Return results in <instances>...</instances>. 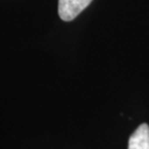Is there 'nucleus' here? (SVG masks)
<instances>
[{"label":"nucleus","mask_w":149,"mask_h":149,"mask_svg":"<svg viewBox=\"0 0 149 149\" xmlns=\"http://www.w3.org/2000/svg\"><path fill=\"white\" fill-rule=\"evenodd\" d=\"M92 2V0H59V16L64 21H72Z\"/></svg>","instance_id":"nucleus-1"},{"label":"nucleus","mask_w":149,"mask_h":149,"mask_svg":"<svg viewBox=\"0 0 149 149\" xmlns=\"http://www.w3.org/2000/svg\"><path fill=\"white\" fill-rule=\"evenodd\" d=\"M128 149H149V126L140 125L128 141Z\"/></svg>","instance_id":"nucleus-2"}]
</instances>
